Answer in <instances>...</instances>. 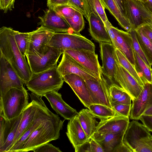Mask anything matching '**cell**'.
<instances>
[{
    "label": "cell",
    "mask_w": 152,
    "mask_h": 152,
    "mask_svg": "<svg viewBox=\"0 0 152 152\" xmlns=\"http://www.w3.org/2000/svg\"><path fill=\"white\" fill-rule=\"evenodd\" d=\"M0 55L10 64L26 85L32 72L25 56L20 51L14 36V30L10 27L2 26L0 28Z\"/></svg>",
    "instance_id": "obj_1"
},
{
    "label": "cell",
    "mask_w": 152,
    "mask_h": 152,
    "mask_svg": "<svg viewBox=\"0 0 152 152\" xmlns=\"http://www.w3.org/2000/svg\"><path fill=\"white\" fill-rule=\"evenodd\" d=\"M64 122L58 115L45 121L29 135L23 142L18 152L33 151L43 144L58 139Z\"/></svg>",
    "instance_id": "obj_2"
},
{
    "label": "cell",
    "mask_w": 152,
    "mask_h": 152,
    "mask_svg": "<svg viewBox=\"0 0 152 152\" xmlns=\"http://www.w3.org/2000/svg\"><path fill=\"white\" fill-rule=\"evenodd\" d=\"M57 66L56 65L42 72L32 73L26 84L28 90L41 97L50 92H58L62 87L64 80Z\"/></svg>",
    "instance_id": "obj_3"
},
{
    "label": "cell",
    "mask_w": 152,
    "mask_h": 152,
    "mask_svg": "<svg viewBox=\"0 0 152 152\" xmlns=\"http://www.w3.org/2000/svg\"><path fill=\"white\" fill-rule=\"evenodd\" d=\"M29 103L28 94L25 88H11L0 97V109L8 120L19 116Z\"/></svg>",
    "instance_id": "obj_4"
},
{
    "label": "cell",
    "mask_w": 152,
    "mask_h": 152,
    "mask_svg": "<svg viewBox=\"0 0 152 152\" xmlns=\"http://www.w3.org/2000/svg\"><path fill=\"white\" fill-rule=\"evenodd\" d=\"M47 45L61 50L84 49L95 51V45L90 40L80 34L56 33Z\"/></svg>",
    "instance_id": "obj_5"
},
{
    "label": "cell",
    "mask_w": 152,
    "mask_h": 152,
    "mask_svg": "<svg viewBox=\"0 0 152 152\" xmlns=\"http://www.w3.org/2000/svg\"><path fill=\"white\" fill-rule=\"evenodd\" d=\"M151 134L144 125L133 120L129 122L123 141L133 152H152V148L144 141Z\"/></svg>",
    "instance_id": "obj_6"
},
{
    "label": "cell",
    "mask_w": 152,
    "mask_h": 152,
    "mask_svg": "<svg viewBox=\"0 0 152 152\" xmlns=\"http://www.w3.org/2000/svg\"><path fill=\"white\" fill-rule=\"evenodd\" d=\"M64 52L61 50L47 45L43 53L39 56H26L32 73H37L49 69L55 66Z\"/></svg>",
    "instance_id": "obj_7"
},
{
    "label": "cell",
    "mask_w": 152,
    "mask_h": 152,
    "mask_svg": "<svg viewBox=\"0 0 152 152\" xmlns=\"http://www.w3.org/2000/svg\"><path fill=\"white\" fill-rule=\"evenodd\" d=\"M24 82L9 62L3 56L0 55V97L3 96L12 88L24 89Z\"/></svg>",
    "instance_id": "obj_8"
},
{
    "label": "cell",
    "mask_w": 152,
    "mask_h": 152,
    "mask_svg": "<svg viewBox=\"0 0 152 152\" xmlns=\"http://www.w3.org/2000/svg\"><path fill=\"white\" fill-rule=\"evenodd\" d=\"M56 33L42 26L29 32L26 56H39L45 51L47 44Z\"/></svg>",
    "instance_id": "obj_9"
},
{
    "label": "cell",
    "mask_w": 152,
    "mask_h": 152,
    "mask_svg": "<svg viewBox=\"0 0 152 152\" xmlns=\"http://www.w3.org/2000/svg\"><path fill=\"white\" fill-rule=\"evenodd\" d=\"M85 81L93 104H103L113 109L110 96V84L103 75L100 79Z\"/></svg>",
    "instance_id": "obj_10"
},
{
    "label": "cell",
    "mask_w": 152,
    "mask_h": 152,
    "mask_svg": "<svg viewBox=\"0 0 152 152\" xmlns=\"http://www.w3.org/2000/svg\"><path fill=\"white\" fill-rule=\"evenodd\" d=\"M57 115L48 109L42 99V97H39L37 109L34 120L8 152H18L23 142L34 130L45 121L54 118Z\"/></svg>",
    "instance_id": "obj_11"
},
{
    "label": "cell",
    "mask_w": 152,
    "mask_h": 152,
    "mask_svg": "<svg viewBox=\"0 0 152 152\" xmlns=\"http://www.w3.org/2000/svg\"><path fill=\"white\" fill-rule=\"evenodd\" d=\"M99 45L102 62V73L108 80L110 85L118 86L115 78V64L117 58L115 49L112 43L100 42Z\"/></svg>",
    "instance_id": "obj_12"
},
{
    "label": "cell",
    "mask_w": 152,
    "mask_h": 152,
    "mask_svg": "<svg viewBox=\"0 0 152 152\" xmlns=\"http://www.w3.org/2000/svg\"><path fill=\"white\" fill-rule=\"evenodd\" d=\"M126 6L127 18L132 28L136 30L148 24L152 18V15L140 1L127 0Z\"/></svg>",
    "instance_id": "obj_13"
},
{
    "label": "cell",
    "mask_w": 152,
    "mask_h": 152,
    "mask_svg": "<svg viewBox=\"0 0 152 152\" xmlns=\"http://www.w3.org/2000/svg\"><path fill=\"white\" fill-rule=\"evenodd\" d=\"M98 79L103 75L98 59V55L95 51L84 49L68 50L65 51Z\"/></svg>",
    "instance_id": "obj_14"
},
{
    "label": "cell",
    "mask_w": 152,
    "mask_h": 152,
    "mask_svg": "<svg viewBox=\"0 0 152 152\" xmlns=\"http://www.w3.org/2000/svg\"><path fill=\"white\" fill-rule=\"evenodd\" d=\"M115 65V78L118 86L130 96L132 100L137 98L141 91L143 87L119 63L118 58Z\"/></svg>",
    "instance_id": "obj_15"
},
{
    "label": "cell",
    "mask_w": 152,
    "mask_h": 152,
    "mask_svg": "<svg viewBox=\"0 0 152 152\" xmlns=\"http://www.w3.org/2000/svg\"><path fill=\"white\" fill-rule=\"evenodd\" d=\"M40 21L38 25L53 31L55 33H74L66 20L53 8H49L43 16L39 17Z\"/></svg>",
    "instance_id": "obj_16"
},
{
    "label": "cell",
    "mask_w": 152,
    "mask_h": 152,
    "mask_svg": "<svg viewBox=\"0 0 152 152\" xmlns=\"http://www.w3.org/2000/svg\"><path fill=\"white\" fill-rule=\"evenodd\" d=\"M132 101L130 118L139 120L152 105V84L149 83H145L138 96Z\"/></svg>",
    "instance_id": "obj_17"
},
{
    "label": "cell",
    "mask_w": 152,
    "mask_h": 152,
    "mask_svg": "<svg viewBox=\"0 0 152 152\" xmlns=\"http://www.w3.org/2000/svg\"><path fill=\"white\" fill-rule=\"evenodd\" d=\"M62 54L61 60L57 66L58 70L62 77L73 74L80 76L85 80L97 79L68 54L64 52Z\"/></svg>",
    "instance_id": "obj_18"
},
{
    "label": "cell",
    "mask_w": 152,
    "mask_h": 152,
    "mask_svg": "<svg viewBox=\"0 0 152 152\" xmlns=\"http://www.w3.org/2000/svg\"><path fill=\"white\" fill-rule=\"evenodd\" d=\"M129 122V117L117 113L112 117L100 120L93 134L117 133L124 132L126 130Z\"/></svg>",
    "instance_id": "obj_19"
},
{
    "label": "cell",
    "mask_w": 152,
    "mask_h": 152,
    "mask_svg": "<svg viewBox=\"0 0 152 152\" xmlns=\"http://www.w3.org/2000/svg\"><path fill=\"white\" fill-rule=\"evenodd\" d=\"M64 81L71 87L82 103L86 107L93 104L85 80L73 74L63 77Z\"/></svg>",
    "instance_id": "obj_20"
},
{
    "label": "cell",
    "mask_w": 152,
    "mask_h": 152,
    "mask_svg": "<svg viewBox=\"0 0 152 152\" xmlns=\"http://www.w3.org/2000/svg\"><path fill=\"white\" fill-rule=\"evenodd\" d=\"M66 134L75 152H78L80 146L90 139L83 128L77 115L69 120Z\"/></svg>",
    "instance_id": "obj_21"
},
{
    "label": "cell",
    "mask_w": 152,
    "mask_h": 152,
    "mask_svg": "<svg viewBox=\"0 0 152 152\" xmlns=\"http://www.w3.org/2000/svg\"><path fill=\"white\" fill-rule=\"evenodd\" d=\"M44 96L48 101L53 109L65 120H70L77 115V110L66 104L63 99L61 95L58 92H50Z\"/></svg>",
    "instance_id": "obj_22"
},
{
    "label": "cell",
    "mask_w": 152,
    "mask_h": 152,
    "mask_svg": "<svg viewBox=\"0 0 152 152\" xmlns=\"http://www.w3.org/2000/svg\"><path fill=\"white\" fill-rule=\"evenodd\" d=\"M112 28L115 34L117 49L126 56L135 68V61L132 43L130 34L120 30L113 25Z\"/></svg>",
    "instance_id": "obj_23"
},
{
    "label": "cell",
    "mask_w": 152,
    "mask_h": 152,
    "mask_svg": "<svg viewBox=\"0 0 152 152\" xmlns=\"http://www.w3.org/2000/svg\"><path fill=\"white\" fill-rule=\"evenodd\" d=\"M89 31L92 39L98 42L112 43L110 37L103 21L92 12L88 20Z\"/></svg>",
    "instance_id": "obj_24"
},
{
    "label": "cell",
    "mask_w": 152,
    "mask_h": 152,
    "mask_svg": "<svg viewBox=\"0 0 152 152\" xmlns=\"http://www.w3.org/2000/svg\"><path fill=\"white\" fill-rule=\"evenodd\" d=\"M126 131L117 133L93 134L91 138L95 140L101 145L104 152H115L123 143Z\"/></svg>",
    "instance_id": "obj_25"
},
{
    "label": "cell",
    "mask_w": 152,
    "mask_h": 152,
    "mask_svg": "<svg viewBox=\"0 0 152 152\" xmlns=\"http://www.w3.org/2000/svg\"><path fill=\"white\" fill-rule=\"evenodd\" d=\"M77 116L88 138L90 139L99 124L96 118L88 109H82Z\"/></svg>",
    "instance_id": "obj_26"
},
{
    "label": "cell",
    "mask_w": 152,
    "mask_h": 152,
    "mask_svg": "<svg viewBox=\"0 0 152 152\" xmlns=\"http://www.w3.org/2000/svg\"><path fill=\"white\" fill-rule=\"evenodd\" d=\"M105 8L107 9L115 18L119 25L129 32L132 29L128 20L121 13L113 0H102Z\"/></svg>",
    "instance_id": "obj_27"
},
{
    "label": "cell",
    "mask_w": 152,
    "mask_h": 152,
    "mask_svg": "<svg viewBox=\"0 0 152 152\" xmlns=\"http://www.w3.org/2000/svg\"><path fill=\"white\" fill-rule=\"evenodd\" d=\"M135 61V69L144 84L147 83L152 84L151 73L152 69L148 66L134 50Z\"/></svg>",
    "instance_id": "obj_28"
},
{
    "label": "cell",
    "mask_w": 152,
    "mask_h": 152,
    "mask_svg": "<svg viewBox=\"0 0 152 152\" xmlns=\"http://www.w3.org/2000/svg\"><path fill=\"white\" fill-rule=\"evenodd\" d=\"M110 93L112 105L115 103L132 104V99L130 96L122 88L116 85H110Z\"/></svg>",
    "instance_id": "obj_29"
},
{
    "label": "cell",
    "mask_w": 152,
    "mask_h": 152,
    "mask_svg": "<svg viewBox=\"0 0 152 152\" xmlns=\"http://www.w3.org/2000/svg\"><path fill=\"white\" fill-rule=\"evenodd\" d=\"M135 31L141 49L150 65L152 66V42L143 33L141 27Z\"/></svg>",
    "instance_id": "obj_30"
},
{
    "label": "cell",
    "mask_w": 152,
    "mask_h": 152,
    "mask_svg": "<svg viewBox=\"0 0 152 152\" xmlns=\"http://www.w3.org/2000/svg\"><path fill=\"white\" fill-rule=\"evenodd\" d=\"M88 108L96 118H99L100 120L107 119L117 114L113 109L100 104H92Z\"/></svg>",
    "instance_id": "obj_31"
},
{
    "label": "cell",
    "mask_w": 152,
    "mask_h": 152,
    "mask_svg": "<svg viewBox=\"0 0 152 152\" xmlns=\"http://www.w3.org/2000/svg\"><path fill=\"white\" fill-rule=\"evenodd\" d=\"M115 53L119 63L137 80L142 87L144 84L132 65L118 49H115Z\"/></svg>",
    "instance_id": "obj_32"
},
{
    "label": "cell",
    "mask_w": 152,
    "mask_h": 152,
    "mask_svg": "<svg viewBox=\"0 0 152 152\" xmlns=\"http://www.w3.org/2000/svg\"><path fill=\"white\" fill-rule=\"evenodd\" d=\"M0 148L5 143L13 125L14 118L8 120L5 117L3 113H0Z\"/></svg>",
    "instance_id": "obj_33"
},
{
    "label": "cell",
    "mask_w": 152,
    "mask_h": 152,
    "mask_svg": "<svg viewBox=\"0 0 152 152\" xmlns=\"http://www.w3.org/2000/svg\"><path fill=\"white\" fill-rule=\"evenodd\" d=\"M83 15L76 10L74 15L70 18H64L74 31V33L80 34L85 27Z\"/></svg>",
    "instance_id": "obj_34"
},
{
    "label": "cell",
    "mask_w": 152,
    "mask_h": 152,
    "mask_svg": "<svg viewBox=\"0 0 152 152\" xmlns=\"http://www.w3.org/2000/svg\"><path fill=\"white\" fill-rule=\"evenodd\" d=\"M22 116V113L18 116L14 118L11 130L3 146L0 148V152H8L11 148Z\"/></svg>",
    "instance_id": "obj_35"
},
{
    "label": "cell",
    "mask_w": 152,
    "mask_h": 152,
    "mask_svg": "<svg viewBox=\"0 0 152 152\" xmlns=\"http://www.w3.org/2000/svg\"><path fill=\"white\" fill-rule=\"evenodd\" d=\"M68 5L80 12L88 20L92 12L87 0H68Z\"/></svg>",
    "instance_id": "obj_36"
},
{
    "label": "cell",
    "mask_w": 152,
    "mask_h": 152,
    "mask_svg": "<svg viewBox=\"0 0 152 152\" xmlns=\"http://www.w3.org/2000/svg\"><path fill=\"white\" fill-rule=\"evenodd\" d=\"M87 0L92 12L99 16L104 23L109 20L105 12V8L102 0Z\"/></svg>",
    "instance_id": "obj_37"
},
{
    "label": "cell",
    "mask_w": 152,
    "mask_h": 152,
    "mask_svg": "<svg viewBox=\"0 0 152 152\" xmlns=\"http://www.w3.org/2000/svg\"><path fill=\"white\" fill-rule=\"evenodd\" d=\"M14 36L17 46L22 54L26 56L29 32L22 33L14 30Z\"/></svg>",
    "instance_id": "obj_38"
},
{
    "label": "cell",
    "mask_w": 152,
    "mask_h": 152,
    "mask_svg": "<svg viewBox=\"0 0 152 152\" xmlns=\"http://www.w3.org/2000/svg\"><path fill=\"white\" fill-rule=\"evenodd\" d=\"M128 32L130 34L131 36L133 50L148 66H151L144 55L139 43L136 36L135 30L132 28Z\"/></svg>",
    "instance_id": "obj_39"
},
{
    "label": "cell",
    "mask_w": 152,
    "mask_h": 152,
    "mask_svg": "<svg viewBox=\"0 0 152 152\" xmlns=\"http://www.w3.org/2000/svg\"><path fill=\"white\" fill-rule=\"evenodd\" d=\"M53 9L64 18L72 17L76 10L73 8L68 5L58 6L54 7Z\"/></svg>",
    "instance_id": "obj_40"
},
{
    "label": "cell",
    "mask_w": 152,
    "mask_h": 152,
    "mask_svg": "<svg viewBox=\"0 0 152 152\" xmlns=\"http://www.w3.org/2000/svg\"><path fill=\"white\" fill-rule=\"evenodd\" d=\"M132 104H127L115 103L112 104L113 109L116 113L121 115L129 117Z\"/></svg>",
    "instance_id": "obj_41"
},
{
    "label": "cell",
    "mask_w": 152,
    "mask_h": 152,
    "mask_svg": "<svg viewBox=\"0 0 152 152\" xmlns=\"http://www.w3.org/2000/svg\"><path fill=\"white\" fill-rule=\"evenodd\" d=\"M33 151L34 152H62L59 148L48 142L35 148Z\"/></svg>",
    "instance_id": "obj_42"
},
{
    "label": "cell",
    "mask_w": 152,
    "mask_h": 152,
    "mask_svg": "<svg viewBox=\"0 0 152 152\" xmlns=\"http://www.w3.org/2000/svg\"><path fill=\"white\" fill-rule=\"evenodd\" d=\"M15 0H0V8L5 13L14 8Z\"/></svg>",
    "instance_id": "obj_43"
},
{
    "label": "cell",
    "mask_w": 152,
    "mask_h": 152,
    "mask_svg": "<svg viewBox=\"0 0 152 152\" xmlns=\"http://www.w3.org/2000/svg\"><path fill=\"white\" fill-rule=\"evenodd\" d=\"M104 24L110 38L112 44L115 49H117L116 36L112 28V25L109 20L106 22Z\"/></svg>",
    "instance_id": "obj_44"
},
{
    "label": "cell",
    "mask_w": 152,
    "mask_h": 152,
    "mask_svg": "<svg viewBox=\"0 0 152 152\" xmlns=\"http://www.w3.org/2000/svg\"><path fill=\"white\" fill-rule=\"evenodd\" d=\"M139 120L150 132H152V115H143Z\"/></svg>",
    "instance_id": "obj_45"
},
{
    "label": "cell",
    "mask_w": 152,
    "mask_h": 152,
    "mask_svg": "<svg viewBox=\"0 0 152 152\" xmlns=\"http://www.w3.org/2000/svg\"><path fill=\"white\" fill-rule=\"evenodd\" d=\"M113 0L115 3L122 14L128 19L127 17L126 6L127 0Z\"/></svg>",
    "instance_id": "obj_46"
},
{
    "label": "cell",
    "mask_w": 152,
    "mask_h": 152,
    "mask_svg": "<svg viewBox=\"0 0 152 152\" xmlns=\"http://www.w3.org/2000/svg\"><path fill=\"white\" fill-rule=\"evenodd\" d=\"M68 0H47V6L49 8L61 5H68Z\"/></svg>",
    "instance_id": "obj_47"
},
{
    "label": "cell",
    "mask_w": 152,
    "mask_h": 152,
    "mask_svg": "<svg viewBox=\"0 0 152 152\" xmlns=\"http://www.w3.org/2000/svg\"><path fill=\"white\" fill-rule=\"evenodd\" d=\"M90 141L92 152H104L101 145L95 140L91 138Z\"/></svg>",
    "instance_id": "obj_48"
},
{
    "label": "cell",
    "mask_w": 152,
    "mask_h": 152,
    "mask_svg": "<svg viewBox=\"0 0 152 152\" xmlns=\"http://www.w3.org/2000/svg\"><path fill=\"white\" fill-rule=\"evenodd\" d=\"M143 33L152 42V27L148 24L141 27Z\"/></svg>",
    "instance_id": "obj_49"
},
{
    "label": "cell",
    "mask_w": 152,
    "mask_h": 152,
    "mask_svg": "<svg viewBox=\"0 0 152 152\" xmlns=\"http://www.w3.org/2000/svg\"><path fill=\"white\" fill-rule=\"evenodd\" d=\"M92 152L90 139L82 144L80 147L78 152Z\"/></svg>",
    "instance_id": "obj_50"
},
{
    "label": "cell",
    "mask_w": 152,
    "mask_h": 152,
    "mask_svg": "<svg viewBox=\"0 0 152 152\" xmlns=\"http://www.w3.org/2000/svg\"><path fill=\"white\" fill-rule=\"evenodd\" d=\"M115 152H133V151L123 142V143L115 150Z\"/></svg>",
    "instance_id": "obj_51"
},
{
    "label": "cell",
    "mask_w": 152,
    "mask_h": 152,
    "mask_svg": "<svg viewBox=\"0 0 152 152\" xmlns=\"http://www.w3.org/2000/svg\"><path fill=\"white\" fill-rule=\"evenodd\" d=\"M142 3L145 8L152 15V0H146Z\"/></svg>",
    "instance_id": "obj_52"
},
{
    "label": "cell",
    "mask_w": 152,
    "mask_h": 152,
    "mask_svg": "<svg viewBox=\"0 0 152 152\" xmlns=\"http://www.w3.org/2000/svg\"><path fill=\"white\" fill-rule=\"evenodd\" d=\"M144 141L150 147L152 148V135L151 134L149 137L145 139Z\"/></svg>",
    "instance_id": "obj_53"
},
{
    "label": "cell",
    "mask_w": 152,
    "mask_h": 152,
    "mask_svg": "<svg viewBox=\"0 0 152 152\" xmlns=\"http://www.w3.org/2000/svg\"><path fill=\"white\" fill-rule=\"evenodd\" d=\"M143 115H152V105L145 112Z\"/></svg>",
    "instance_id": "obj_54"
},
{
    "label": "cell",
    "mask_w": 152,
    "mask_h": 152,
    "mask_svg": "<svg viewBox=\"0 0 152 152\" xmlns=\"http://www.w3.org/2000/svg\"><path fill=\"white\" fill-rule=\"evenodd\" d=\"M148 24H149L152 27V18L151 19V20L150 22L148 23Z\"/></svg>",
    "instance_id": "obj_55"
},
{
    "label": "cell",
    "mask_w": 152,
    "mask_h": 152,
    "mask_svg": "<svg viewBox=\"0 0 152 152\" xmlns=\"http://www.w3.org/2000/svg\"><path fill=\"white\" fill-rule=\"evenodd\" d=\"M139 0L141 1L142 2H144L146 1V0Z\"/></svg>",
    "instance_id": "obj_56"
},
{
    "label": "cell",
    "mask_w": 152,
    "mask_h": 152,
    "mask_svg": "<svg viewBox=\"0 0 152 152\" xmlns=\"http://www.w3.org/2000/svg\"><path fill=\"white\" fill-rule=\"evenodd\" d=\"M151 82L152 84V73H151Z\"/></svg>",
    "instance_id": "obj_57"
}]
</instances>
